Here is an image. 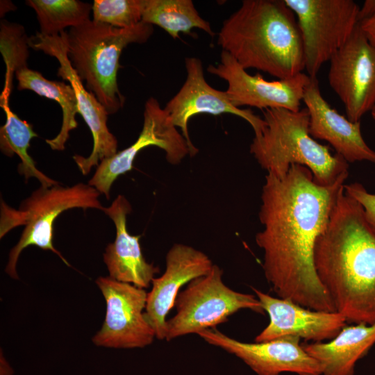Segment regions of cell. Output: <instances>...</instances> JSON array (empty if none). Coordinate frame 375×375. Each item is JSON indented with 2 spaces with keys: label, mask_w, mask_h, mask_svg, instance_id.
Returning a JSON list of instances; mask_svg holds the SVG:
<instances>
[{
  "label": "cell",
  "mask_w": 375,
  "mask_h": 375,
  "mask_svg": "<svg viewBox=\"0 0 375 375\" xmlns=\"http://www.w3.org/2000/svg\"><path fill=\"white\" fill-rule=\"evenodd\" d=\"M343 185H319L310 170L299 165H292L283 177L265 176L258 213L263 228L255 239L263 251L265 278L278 297L315 310L335 311L317 274L314 251Z\"/></svg>",
  "instance_id": "1"
},
{
  "label": "cell",
  "mask_w": 375,
  "mask_h": 375,
  "mask_svg": "<svg viewBox=\"0 0 375 375\" xmlns=\"http://www.w3.org/2000/svg\"><path fill=\"white\" fill-rule=\"evenodd\" d=\"M314 263L335 311L347 322L375 324V234L344 185L316 240Z\"/></svg>",
  "instance_id": "2"
},
{
  "label": "cell",
  "mask_w": 375,
  "mask_h": 375,
  "mask_svg": "<svg viewBox=\"0 0 375 375\" xmlns=\"http://www.w3.org/2000/svg\"><path fill=\"white\" fill-rule=\"evenodd\" d=\"M217 44L244 69L287 79L305 69L301 33L284 0H244L223 22Z\"/></svg>",
  "instance_id": "3"
},
{
  "label": "cell",
  "mask_w": 375,
  "mask_h": 375,
  "mask_svg": "<svg viewBox=\"0 0 375 375\" xmlns=\"http://www.w3.org/2000/svg\"><path fill=\"white\" fill-rule=\"evenodd\" d=\"M309 119L306 108L297 112L265 109V126L254 136L250 153L262 169L277 177L285 176L292 165H299L310 170L319 185L344 183L349 176L348 162L310 135Z\"/></svg>",
  "instance_id": "4"
},
{
  "label": "cell",
  "mask_w": 375,
  "mask_h": 375,
  "mask_svg": "<svg viewBox=\"0 0 375 375\" xmlns=\"http://www.w3.org/2000/svg\"><path fill=\"white\" fill-rule=\"evenodd\" d=\"M153 33V25L144 22L119 28L92 19L67 32L72 66L109 115L117 112L125 102L117 80L122 50L130 44L147 42Z\"/></svg>",
  "instance_id": "5"
},
{
  "label": "cell",
  "mask_w": 375,
  "mask_h": 375,
  "mask_svg": "<svg viewBox=\"0 0 375 375\" xmlns=\"http://www.w3.org/2000/svg\"><path fill=\"white\" fill-rule=\"evenodd\" d=\"M99 194L94 187L79 183L72 187L59 184L50 188L40 186L22 201L18 209L10 207L1 200L0 238L17 226H24L19 240L9 253L6 272L12 278L18 279L17 262L22 251L31 245L53 251L69 265L53 246V223L57 217L69 209L103 210L104 207L99 200Z\"/></svg>",
  "instance_id": "6"
},
{
  "label": "cell",
  "mask_w": 375,
  "mask_h": 375,
  "mask_svg": "<svg viewBox=\"0 0 375 375\" xmlns=\"http://www.w3.org/2000/svg\"><path fill=\"white\" fill-rule=\"evenodd\" d=\"M222 275L223 270L213 265L209 273L191 281L178 293L176 312L167 320V341L213 328L242 309L264 312L255 294L232 290L224 284Z\"/></svg>",
  "instance_id": "7"
},
{
  "label": "cell",
  "mask_w": 375,
  "mask_h": 375,
  "mask_svg": "<svg viewBox=\"0 0 375 375\" xmlns=\"http://www.w3.org/2000/svg\"><path fill=\"white\" fill-rule=\"evenodd\" d=\"M301 33L305 69L317 77L350 37L358 23L360 7L352 0H284Z\"/></svg>",
  "instance_id": "8"
},
{
  "label": "cell",
  "mask_w": 375,
  "mask_h": 375,
  "mask_svg": "<svg viewBox=\"0 0 375 375\" xmlns=\"http://www.w3.org/2000/svg\"><path fill=\"white\" fill-rule=\"evenodd\" d=\"M329 61L330 87L344 106L347 118L360 121L375 105V44L359 22Z\"/></svg>",
  "instance_id": "9"
},
{
  "label": "cell",
  "mask_w": 375,
  "mask_h": 375,
  "mask_svg": "<svg viewBox=\"0 0 375 375\" xmlns=\"http://www.w3.org/2000/svg\"><path fill=\"white\" fill-rule=\"evenodd\" d=\"M96 283L106 303V313L100 331L92 338L94 344L115 349L142 348L151 344L155 332L146 319L147 293L133 284L110 276Z\"/></svg>",
  "instance_id": "10"
},
{
  "label": "cell",
  "mask_w": 375,
  "mask_h": 375,
  "mask_svg": "<svg viewBox=\"0 0 375 375\" xmlns=\"http://www.w3.org/2000/svg\"><path fill=\"white\" fill-rule=\"evenodd\" d=\"M67 32L62 31L57 36H45L38 31L29 37L28 44L30 48L57 59L60 63L58 76L69 81L75 92L79 114L90 128L93 138V148L89 156H73L81 173L87 175L92 167L98 166L103 160L117 153V140L108 128L109 114L107 110L94 94L85 88L72 66L67 56Z\"/></svg>",
  "instance_id": "11"
},
{
  "label": "cell",
  "mask_w": 375,
  "mask_h": 375,
  "mask_svg": "<svg viewBox=\"0 0 375 375\" xmlns=\"http://www.w3.org/2000/svg\"><path fill=\"white\" fill-rule=\"evenodd\" d=\"M150 146L162 149L167 160L172 165H178L186 156H190L186 140L154 97H150L145 103L143 126L136 141L112 157L103 160L88 184L109 199L114 181L120 175L131 171L138 153Z\"/></svg>",
  "instance_id": "12"
},
{
  "label": "cell",
  "mask_w": 375,
  "mask_h": 375,
  "mask_svg": "<svg viewBox=\"0 0 375 375\" xmlns=\"http://www.w3.org/2000/svg\"><path fill=\"white\" fill-rule=\"evenodd\" d=\"M207 72L227 82L226 92L238 108H282L297 112L301 110L305 88L310 81L308 75L301 72L290 78L268 81L259 74H249L224 50L219 62L208 65Z\"/></svg>",
  "instance_id": "13"
},
{
  "label": "cell",
  "mask_w": 375,
  "mask_h": 375,
  "mask_svg": "<svg viewBox=\"0 0 375 375\" xmlns=\"http://www.w3.org/2000/svg\"><path fill=\"white\" fill-rule=\"evenodd\" d=\"M185 67L186 79L164 109L174 126L181 130L190 148L191 157L199 152L188 132V122L196 115L232 114L247 121L252 127L254 136L261 133L266 124L265 120L256 115L251 109L235 106L226 91L211 87L205 78L203 65L199 58H185Z\"/></svg>",
  "instance_id": "14"
},
{
  "label": "cell",
  "mask_w": 375,
  "mask_h": 375,
  "mask_svg": "<svg viewBox=\"0 0 375 375\" xmlns=\"http://www.w3.org/2000/svg\"><path fill=\"white\" fill-rule=\"evenodd\" d=\"M198 335L208 344L241 359L257 375H280L283 372L322 375L321 365L305 351L301 340L296 337L248 343L233 339L215 328Z\"/></svg>",
  "instance_id": "15"
},
{
  "label": "cell",
  "mask_w": 375,
  "mask_h": 375,
  "mask_svg": "<svg viewBox=\"0 0 375 375\" xmlns=\"http://www.w3.org/2000/svg\"><path fill=\"white\" fill-rule=\"evenodd\" d=\"M251 289L269 318L267 326L256 336V342L287 336L312 342H325L335 338L347 325L344 317L336 311L312 310L255 288Z\"/></svg>",
  "instance_id": "16"
},
{
  "label": "cell",
  "mask_w": 375,
  "mask_h": 375,
  "mask_svg": "<svg viewBox=\"0 0 375 375\" xmlns=\"http://www.w3.org/2000/svg\"><path fill=\"white\" fill-rule=\"evenodd\" d=\"M165 260V272L151 281L152 288L147 293L144 311L146 319L159 340H165L166 317L174 306L181 288L209 273L214 265L205 253L181 243L169 249Z\"/></svg>",
  "instance_id": "17"
},
{
  "label": "cell",
  "mask_w": 375,
  "mask_h": 375,
  "mask_svg": "<svg viewBox=\"0 0 375 375\" xmlns=\"http://www.w3.org/2000/svg\"><path fill=\"white\" fill-rule=\"evenodd\" d=\"M303 101L309 112V132L314 139L328 142L348 162L375 164V151L364 140L360 121L353 122L331 107L322 97L317 77L304 90Z\"/></svg>",
  "instance_id": "18"
},
{
  "label": "cell",
  "mask_w": 375,
  "mask_h": 375,
  "mask_svg": "<svg viewBox=\"0 0 375 375\" xmlns=\"http://www.w3.org/2000/svg\"><path fill=\"white\" fill-rule=\"evenodd\" d=\"M131 206L123 195H118L103 211L112 220L116 238L108 244L103 258L109 276L116 281L133 284L140 288L149 287L159 268L146 261L140 244V235H132L126 226V217Z\"/></svg>",
  "instance_id": "19"
},
{
  "label": "cell",
  "mask_w": 375,
  "mask_h": 375,
  "mask_svg": "<svg viewBox=\"0 0 375 375\" xmlns=\"http://www.w3.org/2000/svg\"><path fill=\"white\" fill-rule=\"evenodd\" d=\"M375 344V324L345 326L327 342L302 344L322 366V375H353L356 362Z\"/></svg>",
  "instance_id": "20"
},
{
  "label": "cell",
  "mask_w": 375,
  "mask_h": 375,
  "mask_svg": "<svg viewBox=\"0 0 375 375\" xmlns=\"http://www.w3.org/2000/svg\"><path fill=\"white\" fill-rule=\"evenodd\" d=\"M18 90H30L40 96L56 101L62 111L60 132L52 139L46 140L51 149L62 151L69 138V133L78 126L76 115L79 113L75 92L70 84L50 81L40 72L25 67L15 73Z\"/></svg>",
  "instance_id": "21"
},
{
  "label": "cell",
  "mask_w": 375,
  "mask_h": 375,
  "mask_svg": "<svg viewBox=\"0 0 375 375\" xmlns=\"http://www.w3.org/2000/svg\"><path fill=\"white\" fill-rule=\"evenodd\" d=\"M10 92L3 90L0 101L1 107L6 113V123L0 128V149L9 157L17 154L21 160L18 172L24 176L26 181L29 178H37L43 188H50L59 184L42 172L35 165V161L29 156L28 149L31 140L38 134L33 131L31 124L20 119L13 112L9 105Z\"/></svg>",
  "instance_id": "22"
},
{
  "label": "cell",
  "mask_w": 375,
  "mask_h": 375,
  "mask_svg": "<svg viewBox=\"0 0 375 375\" xmlns=\"http://www.w3.org/2000/svg\"><path fill=\"white\" fill-rule=\"evenodd\" d=\"M142 22L156 25L174 39L179 33L191 34L199 28L211 37L215 35L208 22L203 19L191 0H142Z\"/></svg>",
  "instance_id": "23"
},
{
  "label": "cell",
  "mask_w": 375,
  "mask_h": 375,
  "mask_svg": "<svg viewBox=\"0 0 375 375\" xmlns=\"http://www.w3.org/2000/svg\"><path fill=\"white\" fill-rule=\"evenodd\" d=\"M26 4L35 12L40 33L59 35L67 27L79 26L90 20L92 4L78 0H28Z\"/></svg>",
  "instance_id": "24"
},
{
  "label": "cell",
  "mask_w": 375,
  "mask_h": 375,
  "mask_svg": "<svg viewBox=\"0 0 375 375\" xmlns=\"http://www.w3.org/2000/svg\"><path fill=\"white\" fill-rule=\"evenodd\" d=\"M28 39L23 26L1 20L0 24V50L6 64L4 89L12 90L13 74L27 67L29 56Z\"/></svg>",
  "instance_id": "25"
},
{
  "label": "cell",
  "mask_w": 375,
  "mask_h": 375,
  "mask_svg": "<svg viewBox=\"0 0 375 375\" xmlns=\"http://www.w3.org/2000/svg\"><path fill=\"white\" fill-rule=\"evenodd\" d=\"M142 0H94L92 20L119 28H131L142 22Z\"/></svg>",
  "instance_id": "26"
},
{
  "label": "cell",
  "mask_w": 375,
  "mask_h": 375,
  "mask_svg": "<svg viewBox=\"0 0 375 375\" xmlns=\"http://www.w3.org/2000/svg\"><path fill=\"white\" fill-rule=\"evenodd\" d=\"M344 190L361 206L366 221L375 234V194L369 192L360 183L344 185Z\"/></svg>",
  "instance_id": "27"
},
{
  "label": "cell",
  "mask_w": 375,
  "mask_h": 375,
  "mask_svg": "<svg viewBox=\"0 0 375 375\" xmlns=\"http://www.w3.org/2000/svg\"><path fill=\"white\" fill-rule=\"evenodd\" d=\"M359 24L369 40L375 44V14L360 22Z\"/></svg>",
  "instance_id": "28"
},
{
  "label": "cell",
  "mask_w": 375,
  "mask_h": 375,
  "mask_svg": "<svg viewBox=\"0 0 375 375\" xmlns=\"http://www.w3.org/2000/svg\"><path fill=\"white\" fill-rule=\"evenodd\" d=\"M375 14V0H366L358 12V22Z\"/></svg>",
  "instance_id": "29"
},
{
  "label": "cell",
  "mask_w": 375,
  "mask_h": 375,
  "mask_svg": "<svg viewBox=\"0 0 375 375\" xmlns=\"http://www.w3.org/2000/svg\"><path fill=\"white\" fill-rule=\"evenodd\" d=\"M12 369L6 362L5 358L1 356V375H12Z\"/></svg>",
  "instance_id": "30"
},
{
  "label": "cell",
  "mask_w": 375,
  "mask_h": 375,
  "mask_svg": "<svg viewBox=\"0 0 375 375\" xmlns=\"http://www.w3.org/2000/svg\"><path fill=\"white\" fill-rule=\"evenodd\" d=\"M371 113H372V116L373 119H374V121H375V105H374V106L372 108V109L371 110Z\"/></svg>",
  "instance_id": "31"
}]
</instances>
